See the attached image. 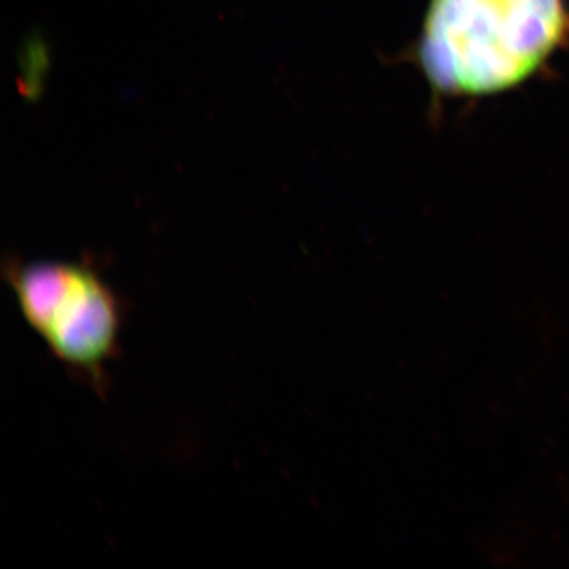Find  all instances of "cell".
Here are the masks:
<instances>
[{"instance_id": "6da1fadb", "label": "cell", "mask_w": 569, "mask_h": 569, "mask_svg": "<svg viewBox=\"0 0 569 569\" xmlns=\"http://www.w3.org/2000/svg\"><path fill=\"white\" fill-rule=\"evenodd\" d=\"M566 26L563 0H431L419 53L433 87L490 94L530 76Z\"/></svg>"}, {"instance_id": "7a4b0ae2", "label": "cell", "mask_w": 569, "mask_h": 569, "mask_svg": "<svg viewBox=\"0 0 569 569\" xmlns=\"http://www.w3.org/2000/svg\"><path fill=\"white\" fill-rule=\"evenodd\" d=\"M6 274L21 316L53 358L103 393L126 322L116 291L94 270L69 262L12 264Z\"/></svg>"}]
</instances>
